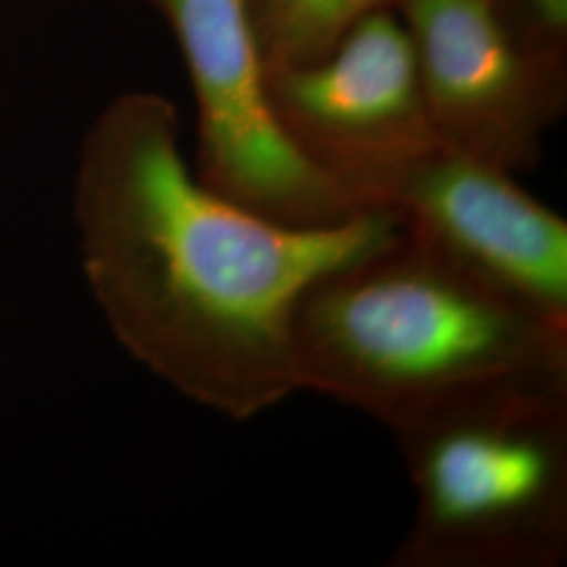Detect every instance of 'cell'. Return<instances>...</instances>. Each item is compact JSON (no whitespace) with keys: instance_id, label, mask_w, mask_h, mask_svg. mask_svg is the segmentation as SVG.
Returning a JSON list of instances; mask_svg holds the SVG:
<instances>
[{"instance_id":"4","label":"cell","mask_w":567,"mask_h":567,"mask_svg":"<svg viewBox=\"0 0 567 567\" xmlns=\"http://www.w3.org/2000/svg\"><path fill=\"white\" fill-rule=\"evenodd\" d=\"M150 2L168 23L192 82L200 182L231 203L295 227L344 224L372 210L284 131L250 0Z\"/></svg>"},{"instance_id":"7","label":"cell","mask_w":567,"mask_h":567,"mask_svg":"<svg viewBox=\"0 0 567 567\" xmlns=\"http://www.w3.org/2000/svg\"><path fill=\"white\" fill-rule=\"evenodd\" d=\"M365 200L489 282L567 322V224L515 175L435 142L370 183Z\"/></svg>"},{"instance_id":"5","label":"cell","mask_w":567,"mask_h":567,"mask_svg":"<svg viewBox=\"0 0 567 567\" xmlns=\"http://www.w3.org/2000/svg\"><path fill=\"white\" fill-rule=\"evenodd\" d=\"M442 142L508 173L534 168L566 110V65L534 53L494 0H400Z\"/></svg>"},{"instance_id":"3","label":"cell","mask_w":567,"mask_h":567,"mask_svg":"<svg viewBox=\"0 0 567 567\" xmlns=\"http://www.w3.org/2000/svg\"><path fill=\"white\" fill-rule=\"evenodd\" d=\"M393 435L416 508L389 566L566 561L567 383L480 393Z\"/></svg>"},{"instance_id":"9","label":"cell","mask_w":567,"mask_h":567,"mask_svg":"<svg viewBox=\"0 0 567 567\" xmlns=\"http://www.w3.org/2000/svg\"><path fill=\"white\" fill-rule=\"evenodd\" d=\"M513 32L527 47L566 65L567 0H494Z\"/></svg>"},{"instance_id":"1","label":"cell","mask_w":567,"mask_h":567,"mask_svg":"<svg viewBox=\"0 0 567 567\" xmlns=\"http://www.w3.org/2000/svg\"><path fill=\"white\" fill-rule=\"evenodd\" d=\"M82 276L126 353L187 400L250 421L301 391L292 316L305 290L400 236L385 208L295 227L231 203L189 168L175 103L133 91L82 140Z\"/></svg>"},{"instance_id":"6","label":"cell","mask_w":567,"mask_h":567,"mask_svg":"<svg viewBox=\"0 0 567 567\" xmlns=\"http://www.w3.org/2000/svg\"><path fill=\"white\" fill-rule=\"evenodd\" d=\"M269 93L295 145L365 204L370 183L440 142L395 9L358 21L318 60L269 70Z\"/></svg>"},{"instance_id":"2","label":"cell","mask_w":567,"mask_h":567,"mask_svg":"<svg viewBox=\"0 0 567 567\" xmlns=\"http://www.w3.org/2000/svg\"><path fill=\"white\" fill-rule=\"evenodd\" d=\"M292 341L301 391L391 431L487 391L567 383V322L404 229L311 284Z\"/></svg>"},{"instance_id":"8","label":"cell","mask_w":567,"mask_h":567,"mask_svg":"<svg viewBox=\"0 0 567 567\" xmlns=\"http://www.w3.org/2000/svg\"><path fill=\"white\" fill-rule=\"evenodd\" d=\"M400 0H250L267 70L303 65L326 55L344 32Z\"/></svg>"}]
</instances>
